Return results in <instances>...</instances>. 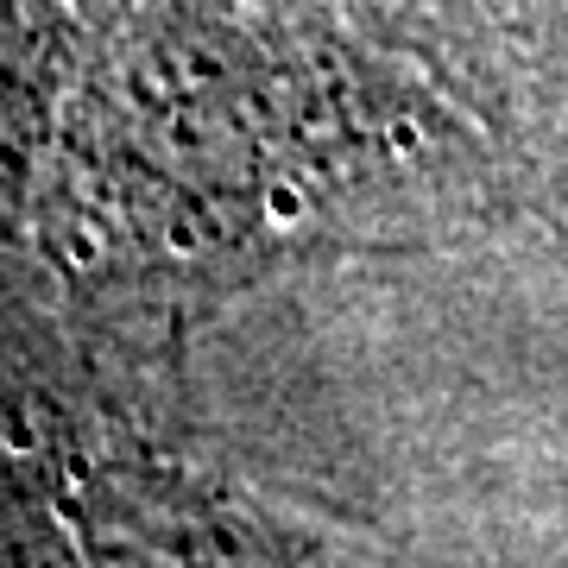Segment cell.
Segmentation results:
<instances>
[{
	"label": "cell",
	"instance_id": "obj_1",
	"mask_svg": "<svg viewBox=\"0 0 568 568\" xmlns=\"http://www.w3.org/2000/svg\"><path fill=\"white\" fill-rule=\"evenodd\" d=\"M7 133L63 291L164 323L487 203L506 152L297 0H13Z\"/></svg>",
	"mask_w": 568,
	"mask_h": 568
},
{
	"label": "cell",
	"instance_id": "obj_2",
	"mask_svg": "<svg viewBox=\"0 0 568 568\" xmlns=\"http://www.w3.org/2000/svg\"><path fill=\"white\" fill-rule=\"evenodd\" d=\"M342 13L506 152L568 121V0H342Z\"/></svg>",
	"mask_w": 568,
	"mask_h": 568
}]
</instances>
